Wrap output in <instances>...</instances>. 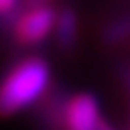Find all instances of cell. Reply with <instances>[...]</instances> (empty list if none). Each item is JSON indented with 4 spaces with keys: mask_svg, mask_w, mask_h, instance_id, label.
Wrapping results in <instances>:
<instances>
[{
    "mask_svg": "<svg viewBox=\"0 0 130 130\" xmlns=\"http://www.w3.org/2000/svg\"><path fill=\"white\" fill-rule=\"evenodd\" d=\"M130 37V15L108 22L102 28V41L104 43H119Z\"/></svg>",
    "mask_w": 130,
    "mask_h": 130,
    "instance_id": "5",
    "label": "cell"
},
{
    "mask_svg": "<svg viewBox=\"0 0 130 130\" xmlns=\"http://www.w3.org/2000/svg\"><path fill=\"white\" fill-rule=\"evenodd\" d=\"M20 9L22 7L18 5V2H13V0H0V22L2 24H13L15 26V22H18V18H20Z\"/></svg>",
    "mask_w": 130,
    "mask_h": 130,
    "instance_id": "6",
    "label": "cell"
},
{
    "mask_svg": "<svg viewBox=\"0 0 130 130\" xmlns=\"http://www.w3.org/2000/svg\"><path fill=\"white\" fill-rule=\"evenodd\" d=\"M102 126L100 104L91 93H76L65 100L63 111V128L65 130H98Z\"/></svg>",
    "mask_w": 130,
    "mask_h": 130,
    "instance_id": "3",
    "label": "cell"
},
{
    "mask_svg": "<svg viewBox=\"0 0 130 130\" xmlns=\"http://www.w3.org/2000/svg\"><path fill=\"white\" fill-rule=\"evenodd\" d=\"M56 13L59 11L50 5H35L30 9L22 11L13 26L15 39L24 46H35L41 43L48 35L54 32L56 24Z\"/></svg>",
    "mask_w": 130,
    "mask_h": 130,
    "instance_id": "2",
    "label": "cell"
},
{
    "mask_svg": "<svg viewBox=\"0 0 130 130\" xmlns=\"http://www.w3.org/2000/svg\"><path fill=\"white\" fill-rule=\"evenodd\" d=\"M52 72L46 59L26 56L0 80V115H15L37 104L50 89Z\"/></svg>",
    "mask_w": 130,
    "mask_h": 130,
    "instance_id": "1",
    "label": "cell"
},
{
    "mask_svg": "<svg viewBox=\"0 0 130 130\" xmlns=\"http://www.w3.org/2000/svg\"><path fill=\"white\" fill-rule=\"evenodd\" d=\"M78 39V15L74 9L65 7L56 13L54 24V41L61 50H72Z\"/></svg>",
    "mask_w": 130,
    "mask_h": 130,
    "instance_id": "4",
    "label": "cell"
},
{
    "mask_svg": "<svg viewBox=\"0 0 130 130\" xmlns=\"http://www.w3.org/2000/svg\"><path fill=\"white\" fill-rule=\"evenodd\" d=\"M98 130H113V128H111V126H108V124H104V121H102V126H100V128H98Z\"/></svg>",
    "mask_w": 130,
    "mask_h": 130,
    "instance_id": "7",
    "label": "cell"
}]
</instances>
